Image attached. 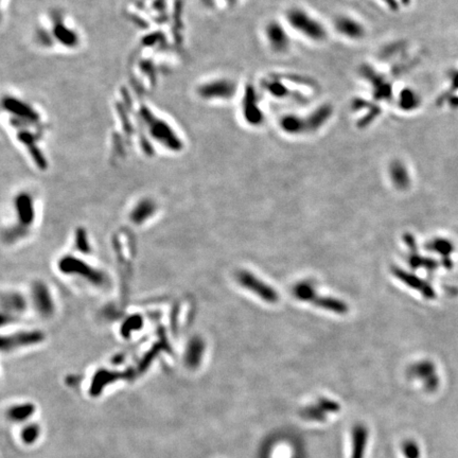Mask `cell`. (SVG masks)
<instances>
[{"label": "cell", "instance_id": "6da1fadb", "mask_svg": "<svg viewBox=\"0 0 458 458\" xmlns=\"http://www.w3.org/2000/svg\"><path fill=\"white\" fill-rule=\"evenodd\" d=\"M141 117L148 132L153 139L167 150L178 152L183 149L184 143L173 126L165 119L154 115L149 109H141Z\"/></svg>", "mask_w": 458, "mask_h": 458}, {"label": "cell", "instance_id": "7a4b0ae2", "mask_svg": "<svg viewBox=\"0 0 458 458\" xmlns=\"http://www.w3.org/2000/svg\"><path fill=\"white\" fill-rule=\"evenodd\" d=\"M286 19L291 29L310 40L323 41L327 37V30L324 24L304 8H290L287 11Z\"/></svg>", "mask_w": 458, "mask_h": 458}, {"label": "cell", "instance_id": "3957f363", "mask_svg": "<svg viewBox=\"0 0 458 458\" xmlns=\"http://www.w3.org/2000/svg\"><path fill=\"white\" fill-rule=\"evenodd\" d=\"M47 28L54 46H59L67 50H74L80 46L81 36L79 31L68 22L64 15L56 14L52 16Z\"/></svg>", "mask_w": 458, "mask_h": 458}, {"label": "cell", "instance_id": "277c9868", "mask_svg": "<svg viewBox=\"0 0 458 458\" xmlns=\"http://www.w3.org/2000/svg\"><path fill=\"white\" fill-rule=\"evenodd\" d=\"M237 85L228 77H213L202 82L196 88L198 98L206 102H223L236 96Z\"/></svg>", "mask_w": 458, "mask_h": 458}, {"label": "cell", "instance_id": "5b68a950", "mask_svg": "<svg viewBox=\"0 0 458 458\" xmlns=\"http://www.w3.org/2000/svg\"><path fill=\"white\" fill-rule=\"evenodd\" d=\"M3 108L7 115L18 125L35 126L40 123V116L33 106L23 100L13 96H7L3 99Z\"/></svg>", "mask_w": 458, "mask_h": 458}, {"label": "cell", "instance_id": "8992f818", "mask_svg": "<svg viewBox=\"0 0 458 458\" xmlns=\"http://www.w3.org/2000/svg\"><path fill=\"white\" fill-rule=\"evenodd\" d=\"M59 270L65 274H76L87 279L92 284L102 286L105 282V276L103 273L92 269L88 264L84 263L82 260L73 257H65L60 260L58 264Z\"/></svg>", "mask_w": 458, "mask_h": 458}, {"label": "cell", "instance_id": "52a82bcc", "mask_svg": "<svg viewBox=\"0 0 458 458\" xmlns=\"http://www.w3.org/2000/svg\"><path fill=\"white\" fill-rule=\"evenodd\" d=\"M33 301L38 312L44 316H50L53 312V302L50 297V294L45 284L37 282L32 289Z\"/></svg>", "mask_w": 458, "mask_h": 458}, {"label": "cell", "instance_id": "ba28073f", "mask_svg": "<svg viewBox=\"0 0 458 458\" xmlns=\"http://www.w3.org/2000/svg\"><path fill=\"white\" fill-rule=\"evenodd\" d=\"M42 339H44V335L37 331L21 332L7 336V338H3L1 347L3 350H11L17 347H20V346H27L39 343L40 341H42Z\"/></svg>", "mask_w": 458, "mask_h": 458}, {"label": "cell", "instance_id": "9c48e42d", "mask_svg": "<svg viewBox=\"0 0 458 458\" xmlns=\"http://www.w3.org/2000/svg\"><path fill=\"white\" fill-rule=\"evenodd\" d=\"M335 27L342 35L351 39H359L364 36L365 33L364 27L358 20L349 16L339 17L335 22Z\"/></svg>", "mask_w": 458, "mask_h": 458}, {"label": "cell", "instance_id": "30bf717a", "mask_svg": "<svg viewBox=\"0 0 458 458\" xmlns=\"http://www.w3.org/2000/svg\"><path fill=\"white\" fill-rule=\"evenodd\" d=\"M266 37L272 49L277 52L284 51L289 47V37L279 23L271 22L269 24V27L266 28Z\"/></svg>", "mask_w": 458, "mask_h": 458}, {"label": "cell", "instance_id": "8fae6325", "mask_svg": "<svg viewBox=\"0 0 458 458\" xmlns=\"http://www.w3.org/2000/svg\"><path fill=\"white\" fill-rule=\"evenodd\" d=\"M15 207L18 211V217L20 223L24 226H29L32 224L34 219V209L33 202L30 194L28 193H19L15 198Z\"/></svg>", "mask_w": 458, "mask_h": 458}, {"label": "cell", "instance_id": "7c38bea8", "mask_svg": "<svg viewBox=\"0 0 458 458\" xmlns=\"http://www.w3.org/2000/svg\"><path fill=\"white\" fill-rule=\"evenodd\" d=\"M257 102L258 100L256 98V94L253 91L245 93L244 99H243V115H244L245 120L249 121V122H252V123H255V124L260 122V121L262 120L260 119L261 113L259 111Z\"/></svg>", "mask_w": 458, "mask_h": 458}, {"label": "cell", "instance_id": "4fadbf2b", "mask_svg": "<svg viewBox=\"0 0 458 458\" xmlns=\"http://www.w3.org/2000/svg\"><path fill=\"white\" fill-rule=\"evenodd\" d=\"M204 351V342L200 338H193L188 344L186 350V361L190 366H195L201 361Z\"/></svg>", "mask_w": 458, "mask_h": 458}, {"label": "cell", "instance_id": "5bb4252c", "mask_svg": "<svg viewBox=\"0 0 458 458\" xmlns=\"http://www.w3.org/2000/svg\"><path fill=\"white\" fill-rule=\"evenodd\" d=\"M154 211V205L149 200H143L135 207L132 211L131 218L134 223L140 224L148 219Z\"/></svg>", "mask_w": 458, "mask_h": 458}, {"label": "cell", "instance_id": "9a60e30c", "mask_svg": "<svg viewBox=\"0 0 458 458\" xmlns=\"http://www.w3.org/2000/svg\"><path fill=\"white\" fill-rule=\"evenodd\" d=\"M2 304L3 308H6L8 311H19L24 309V301L23 298L16 293H10L7 295H3L2 297Z\"/></svg>", "mask_w": 458, "mask_h": 458}, {"label": "cell", "instance_id": "2e32d148", "mask_svg": "<svg viewBox=\"0 0 458 458\" xmlns=\"http://www.w3.org/2000/svg\"><path fill=\"white\" fill-rule=\"evenodd\" d=\"M431 246H432L431 248L434 249L435 252H438L443 256H448V257H450L454 250V245L452 244V242L449 240H445V239L436 240L434 242H432Z\"/></svg>", "mask_w": 458, "mask_h": 458}, {"label": "cell", "instance_id": "e0dca14e", "mask_svg": "<svg viewBox=\"0 0 458 458\" xmlns=\"http://www.w3.org/2000/svg\"><path fill=\"white\" fill-rule=\"evenodd\" d=\"M76 246L83 253L89 252V245H88V242H87V237H86L85 231L82 230V229H80L76 233Z\"/></svg>", "mask_w": 458, "mask_h": 458}, {"label": "cell", "instance_id": "ac0fdd59", "mask_svg": "<svg viewBox=\"0 0 458 458\" xmlns=\"http://www.w3.org/2000/svg\"><path fill=\"white\" fill-rule=\"evenodd\" d=\"M405 451H406V454H408V456L410 458H418V448L415 446L414 444H410L406 446L405 448Z\"/></svg>", "mask_w": 458, "mask_h": 458}]
</instances>
